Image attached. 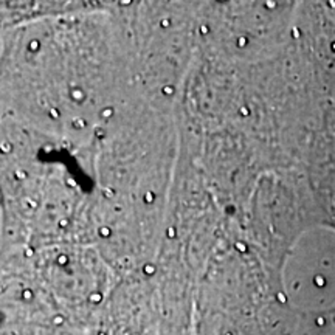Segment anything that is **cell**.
I'll list each match as a JSON object with an SVG mask.
<instances>
[{"instance_id":"obj_1","label":"cell","mask_w":335,"mask_h":335,"mask_svg":"<svg viewBox=\"0 0 335 335\" xmlns=\"http://www.w3.org/2000/svg\"><path fill=\"white\" fill-rule=\"evenodd\" d=\"M70 96H72V100H75V101H82V100L85 98V92H84L82 89H75V90L70 93Z\"/></svg>"},{"instance_id":"obj_2","label":"cell","mask_w":335,"mask_h":335,"mask_svg":"<svg viewBox=\"0 0 335 335\" xmlns=\"http://www.w3.org/2000/svg\"><path fill=\"white\" fill-rule=\"evenodd\" d=\"M0 151H2L3 154H8V152H11V151H13V144H11L9 141H2V144H0Z\"/></svg>"},{"instance_id":"obj_3","label":"cell","mask_w":335,"mask_h":335,"mask_svg":"<svg viewBox=\"0 0 335 335\" xmlns=\"http://www.w3.org/2000/svg\"><path fill=\"white\" fill-rule=\"evenodd\" d=\"M39 47H41V42H39L37 39H33V41L28 44V50H30V51H37Z\"/></svg>"},{"instance_id":"obj_4","label":"cell","mask_w":335,"mask_h":335,"mask_svg":"<svg viewBox=\"0 0 335 335\" xmlns=\"http://www.w3.org/2000/svg\"><path fill=\"white\" fill-rule=\"evenodd\" d=\"M14 177H16L17 180H26V179H28V172H26V171H22V169H17V171L14 172Z\"/></svg>"},{"instance_id":"obj_5","label":"cell","mask_w":335,"mask_h":335,"mask_svg":"<svg viewBox=\"0 0 335 335\" xmlns=\"http://www.w3.org/2000/svg\"><path fill=\"white\" fill-rule=\"evenodd\" d=\"M247 44H248V39H247L245 36H240V37H237V41H236V45H237L239 48H245Z\"/></svg>"},{"instance_id":"obj_6","label":"cell","mask_w":335,"mask_h":335,"mask_svg":"<svg viewBox=\"0 0 335 335\" xmlns=\"http://www.w3.org/2000/svg\"><path fill=\"white\" fill-rule=\"evenodd\" d=\"M155 270H157V268H155L154 264H146V265L143 267V272H144L146 275H154Z\"/></svg>"},{"instance_id":"obj_7","label":"cell","mask_w":335,"mask_h":335,"mask_svg":"<svg viewBox=\"0 0 335 335\" xmlns=\"http://www.w3.org/2000/svg\"><path fill=\"white\" fill-rule=\"evenodd\" d=\"M112 115H113V109H112V107H105V109L101 110V116L105 118V120H107V118H112Z\"/></svg>"},{"instance_id":"obj_8","label":"cell","mask_w":335,"mask_h":335,"mask_svg":"<svg viewBox=\"0 0 335 335\" xmlns=\"http://www.w3.org/2000/svg\"><path fill=\"white\" fill-rule=\"evenodd\" d=\"M72 124H73V127H76V129H82V127L85 126V121L81 120V118H73Z\"/></svg>"},{"instance_id":"obj_9","label":"cell","mask_w":335,"mask_h":335,"mask_svg":"<svg viewBox=\"0 0 335 335\" xmlns=\"http://www.w3.org/2000/svg\"><path fill=\"white\" fill-rule=\"evenodd\" d=\"M161 92H163V95H166V96H171V95H174L176 89H174L172 85H165V87L161 89Z\"/></svg>"},{"instance_id":"obj_10","label":"cell","mask_w":335,"mask_h":335,"mask_svg":"<svg viewBox=\"0 0 335 335\" xmlns=\"http://www.w3.org/2000/svg\"><path fill=\"white\" fill-rule=\"evenodd\" d=\"M154 200H155V194L152 191H148V192L144 194V202H146V203H152Z\"/></svg>"},{"instance_id":"obj_11","label":"cell","mask_w":335,"mask_h":335,"mask_svg":"<svg viewBox=\"0 0 335 335\" xmlns=\"http://www.w3.org/2000/svg\"><path fill=\"white\" fill-rule=\"evenodd\" d=\"M110 228H109V227H101V228H100V236H103V237H109V236H110Z\"/></svg>"},{"instance_id":"obj_12","label":"cell","mask_w":335,"mask_h":335,"mask_svg":"<svg viewBox=\"0 0 335 335\" xmlns=\"http://www.w3.org/2000/svg\"><path fill=\"white\" fill-rule=\"evenodd\" d=\"M236 250L240 251V253H245L247 251V245L244 242H236Z\"/></svg>"},{"instance_id":"obj_13","label":"cell","mask_w":335,"mask_h":335,"mask_svg":"<svg viewBox=\"0 0 335 335\" xmlns=\"http://www.w3.org/2000/svg\"><path fill=\"white\" fill-rule=\"evenodd\" d=\"M67 262H68V256H67V255H59V256H57V264L65 265Z\"/></svg>"},{"instance_id":"obj_14","label":"cell","mask_w":335,"mask_h":335,"mask_svg":"<svg viewBox=\"0 0 335 335\" xmlns=\"http://www.w3.org/2000/svg\"><path fill=\"white\" fill-rule=\"evenodd\" d=\"M101 298H103L101 293H92V295H90V301H92V303H100Z\"/></svg>"},{"instance_id":"obj_15","label":"cell","mask_w":335,"mask_h":335,"mask_svg":"<svg viewBox=\"0 0 335 335\" xmlns=\"http://www.w3.org/2000/svg\"><path fill=\"white\" fill-rule=\"evenodd\" d=\"M239 113H240L242 116H248V115H250V109H248L247 105H242V107L239 109Z\"/></svg>"},{"instance_id":"obj_16","label":"cell","mask_w":335,"mask_h":335,"mask_svg":"<svg viewBox=\"0 0 335 335\" xmlns=\"http://www.w3.org/2000/svg\"><path fill=\"white\" fill-rule=\"evenodd\" d=\"M166 236H168V237H171V239H172V237H176V228H174V227H169V228L166 230Z\"/></svg>"},{"instance_id":"obj_17","label":"cell","mask_w":335,"mask_h":335,"mask_svg":"<svg viewBox=\"0 0 335 335\" xmlns=\"http://www.w3.org/2000/svg\"><path fill=\"white\" fill-rule=\"evenodd\" d=\"M22 296H24L25 300H31V298H33V292H31L30 289H25L24 293H22Z\"/></svg>"},{"instance_id":"obj_18","label":"cell","mask_w":335,"mask_h":335,"mask_svg":"<svg viewBox=\"0 0 335 335\" xmlns=\"http://www.w3.org/2000/svg\"><path fill=\"white\" fill-rule=\"evenodd\" d=\"M160 25H161V28H168V26L171 25V19H168V17H165V19H161V22H160Z\"/></svg>"},{"instance_id":"obj_19","label":"cell","mask_w":335,"mask_h":335,"mask_svg":"<svg viewBox=\"0 0 335 335\" xmlns=\"http://www.w3.org/2000/svg\"><path fill=\"white\" fill-rule=\"evenodd\" d=\"M199 31H200V34H203V36H205V34H208V33H209V26H208V25H200Z\"/></svg>"},{"instance_id":"obj_20","label":"cell","mask_w":335,"mask_h":335,"mask_svg":"<svg viewBox=\"0 0 335 335\" xmlns=\"http://www.w3.org/2000/svg\"><path fill=\"white\" fill-rule=\"evenodd\" d=\"M26 206L31 208V209H36L37 208V202L36 200H26Z\"/></svg>"},{"instance_id":"obj_21","label":"cell","mask_w":335,"mask_h":335,"mask_svg":"<svg viewBox=\"0 0 335 335\" xmlns=\"http://www.w3.org/2000/svg\"><path fill=\"white\" fill-rule=\"evenodd\" d=\"M48 113H50L51 118H59V110H57V109H50Z\"/></svg>"},{"instance_id":"obj_22","label":"cell","mask_w":335,"mask_h":335,"mask_svg":"<svg viewBox=\"0 0 335 335\" xmlns=\"http://www.w3.org/2000/svg\"><path fill=\"white\" fill-rule=\"evenodd\" d=\"M59 227L61 228H67L68 227V219H61L59 220Z\"/></svg>"},{"instance_id":"obj_23","label":"cell","mask_w":335,"mask_h":335,"mask_svg":"<svg viewBox=\"0 0 335 335\" xmlns=\"http://www.w3.org/2000/svg\"><path fill=\"white\" fill-rule=\"evenodd\" d=\"M62 321H64V318H62L61 315H57V316H54V320H53V323H54V324H61Z\"/></svg>"},{"instance_id":"obj_24","label":"cell","mask_w":335,"mask_h":335,"mask_svg":"<svg viewBox=\"0 0 335 335\" xmlns=\"http://www.w3.org/2000/svg\"><path fill=\"white\" fill-rule=\"evenodd\" d=\"M33 255H34V250H33V248H26L25 250V256L30 258V256H33Z\"/></svg>"},{"instance_id":"obj_25","label":"cell","mask_w":335,"mask_h":335,"mask_svg":"<svg viewBox=\"0 0 335 335\" xmlns=\"http://www.w3.org/2000/svg\"><path fill=\"white\" fill-rule=\"evenodd\" d=\"M315 283L318 284V285H323L324 281H323V278H321V276H316V278H315Z\"/></svg>"},{"instance_id":"obj_26","label":"cell","mask_w":335,"mask_h":335,"mask_svg":"<svg viewBox=\"0 0 335 335\" xmlns=\"http://www.w3.org/2000/svg\"><path fill=\"white\" fill-rule=\"evenodd\" d=\"M96 137H98V138H103V137H104L103 129H98V130H96Z\"/></svg>"},{"instance_id":"obj_27","label":"cell","mask_w":335,"mask_h":335,"mask_svg":"<svg viewBox=\"0 0 335 335\" xmlns=\"http://www.w3.org/2000/svg\"><path fill=\"white\" fill-rule=\"evenodd\" d=\"M104 194H105L107 197H112V196H113V194H112V189H105V192H104Z\"/></svg>"},{"instance_id":"obj_28","label":"cell","mask_w":335,"mask_h":335,"mask_svg":"<svg viewBox=\"0 0 335 335\" xmlns=\"http://www.w3.org/2000/svg\"><path fill=\"white\" fill-rule=\"evenodd\" d=\"M332 48H334V50H335V42H334V45H332Z\"/></svg>"},{"instance_id":"obj_29","label":"cell","mask_w":335,"mask_h":335,"mask_svg":"<svg viewBox=\"0 0 335 335\" xmlns=\"http://www.w3.org/2000/svg\"><path fill=\"white\" fill-rule=\"evenodd\" d=\"M227 335H231V334H227Z\"/></svg>"},{"instance_id":"obj_30","label":"cell","mask_w":335,"mask_h":335,"mask_svg":"<svg viewBox=\"0 0 335 335\" xmlns=\"http://www.w3.org/2000/svg\"><path fill=\"white\" fill-rule=\"evenodd\" d=\"M100 335H104V334H100Z\"/></svg>"}]
</instances>
